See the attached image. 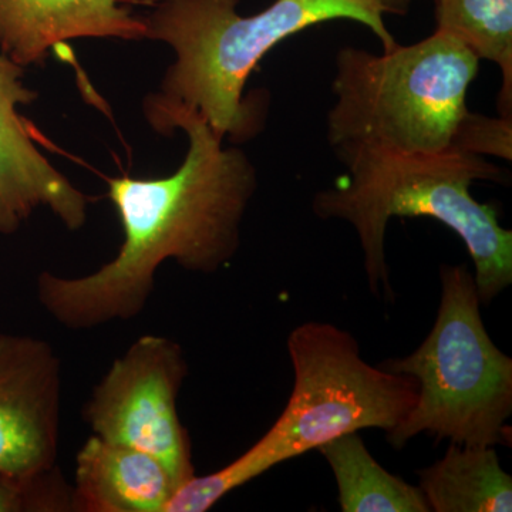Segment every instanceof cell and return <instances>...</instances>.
Wrapping results in <instances>:
<instances>
[{"mask_svg": "<svg viewBox=\"0 0 512 512\" xmlns=\"http://www.w3.org/2000/svg\"><path fill=\"white\" fill-rule=\"evenodd\" d=\"M153 130H183L188 151L170 177L109 181L124 241L119 254L93 274L63 278L43 272L37 298L67 329H93L143 313L154 292L157 269L173 259L185 271L215 274L237 255L241 225L256 188L254 163L195 114L181 110L144 113Z\"/></svg>", "mask_w": 512, "mask_h": 512, "instance_id": "cell-1", "label": "cell"}, {"mask_svg": "<svg viewBox=\"0 0 512 512\" xmlns=\"http://www.w3.org/2000/svg\"><path fill=\"white\" fill-rule=\"evenodd\" d=\"M239 0H158L143 18L146 39L170 46L174 63L160 90L146 97L144 113L181 110L195 114L218 137L248 141L264 128L266 101L245 97L249 76L272 49L303 30L329 22L362 23L383 52L399 45L376 0H275L251 16Z\"/></svg>", "mask_w": 512, "mask_h": 512, "instance_id": "cell-2", "label": "cell"}, {"mask_svg": "<svg viewBox=\"0 0 512 512\" xmlns=\"http://www.w3.org/2000/svg\"><path fill=\"white\" fill-rule=\"evenodd\" d=\"M348 174L313 197L322 220L355 228L370 292L394 298L387 268L386 229L394 217H427L460 237L474 264L481 305L512 284V231L501 227L493 205L471 194L476 181H501L503 171L458 148L437 153H363L343 163Z\"/></svg>", "mask_w": 512, "mask_h": 512, "instance_id": "cell-3", "label": "cell"}, {"mask_svg": "<svg viewBox=\"0 0 512 512\" xmlns=\"http://www.w3.org/2000/svg\"><path fill=\"white\" fill-rule=\"evenodd\" d=\"M288 353L295 382L278 420L237 460L178 488L168 512L211 510L278 464L345 434L389 433L416 404L419 384L413 377L369 365L355 336L332 323L296 326L288 336Z\"/></svg>", "mask_w": 512, "mask_h": 512, "instance_id": "cell-4", "label": "cell"}, {"mask_svg": "<svg viewBox=\"0 0 512 512\" xmlns=\"http://www.w3.org/2000/svg\"><path fill=\"white\" fill-rule=\"evenodd\" d=\"M480 60L436 30L383 52L345 46L335 59L328 140L345 163L363 153H437L454 146Z\"/></svg>", "mask_w": 512, "mask_h": 512, "instance_id": "cell-5", "label": "cell"}, {"mask_svg": "<svg viewBox=\"0 0 512 512\" xmlns=\"http://www.w3.org/2000/svg\"><path fill=\"white\" fill-rule=\"evenodd\" d=\"M440 282L429 336L412 355L379 365L419 384L416 404L386 439L396 450L423 433L437 443L511 447L512 359L488 335L467 265L441 266Z\"/></svg>", "mask_w": 512, "mask_h": 512, "instance_id": "cell-6", "label": "cell"}, {"mask_svg": "<svg viewBox=\"0 0 512 512\" xmlns=\"http://www.w3.org/2000/svg\"><path fill=\"white\" fill-rule=\"evenodd\" d=\"M187 376L181 345L164 336H143L94 387L84 421L94 436L157 458L178 488L183 487L197 476L190 434L177 407Z\"/></svg>", "mask_w": 512, "mask_h": 512, "instance_id": "cell-7", "label": "cell"}, {"mask_svg": "<svg viewBox=\"0 0 512 512\" xmlns=\"http://www.w3.org/2000/svg\"><path fill=\"white\" fill-rule=\"evenodd\" d=\"M62 363L32 336L0 333V474L22 484L57 476Z\"/></svg>", "mask_w": 512, "mask_h": 512, "instance_id": "cell-8", "label": "cell"}, {"mask_svg": "<svg viewBox=\"0 0 512 512\" xmlns=\"http://www.w3.org/2000/svg\"><path fill=\"white\" fill-rule=\"evenodd\" d=\"M146 39V23L121 0H0V52L22 67L45 63L74 39Z\"/></svg>", "mask_w": 512, "mask_h": 512, "instance_id": "cell-9", "label": "cell"}, {"mask_svg": "<svg viewBox=\"0 0 512 512\" xmlns=\"http://www.w3.org/2000/svg\"><path fill=\"white\" fill-rule=\"evenodd\" d=\"M177 490L157 458L93 436L77 453L72 511L165 512Z\"/></svg>", "mask_w": 512, "mask_h": 512, "instance_id": "cell-10", "label": "cell"}, {"mask_svg": "<svg viewBox=\"0 0 512 512\" xmlns=\"http://www.w3.org/2000/svg\"><path fill=\"white\" fill-rule=\"evenodd\" d=\"M25 67L0 52V154L9 158L42 192L46 207L66 225L77 231L86 224L89 198L56 170L33 143L19 106L37 99L35 90L23 82Z\"/></svg>", "mask_w": 512, "mask_h": 512, "instance_id": "cell-11", "label": "cell"}, {"mask_svg": "<svg viewBox=\"0 0 512 512\" xmlns=\"http://www.w3.org/2000/svg\"><path fill=\"white\" fill-rule=\"evenodd\" d=\"M430 512H511L512 477L495 447L450 443L444 456L419 471Z\"/></svg>", "mask_w": 512, "mask_h": 512, "instance_id": "cell-12", "label": "cell"}, {"mask_svg": "<svg viewBox=\"0 0 512 512\" xmlns=\"http://www.w3.org/2000/svg\"><path fill=\"white\" fill-rule=\"evenodd\" d=\"M316 451L332 470L343 512H430L419 485L380 466L359 434H345Z\"/></svg>", "mask_w": 512, "mask_h": 512, "instance_id": "cell-13", "label": "cell"}, {"mask_svg": "<svg viewBox=\"0 0 512 512\" xmlns=\"http://www.w3.org/2000/svg\"><path fill=\"white\" fill-rule=\"evenodd\" d=\"M436 30L463 43L503 76L498 111L512 117V0H436Z\"/></svg>", "mask_w": 512, "mask_h": 512, "instance_id": "cell-14", "label": "cell"}, {"mask_svg": "<svg viewBox=\"0 0 512 512\" xmlns=\"http://www.w3.org/2000/svg\"><path fill=\"white\" fill-rule=\"evenodd\" d=\"M39 207H46L42 192L9 158L0 154V234L18 231Z\"/></svg>", "mask_w": 512, "mask_h": 512, "instance_id": "cell-15", "label": "cell"}, {"mask_svg": "<svg viewBox=\"0 0 512 512\" xmlns=\"http://www.w3.org/2000/svg\"><path fill=\"white\" fill-rule=\"evenodd\" d=\"M454 148L476 154L511 161L512 117H487L468 111L457 131Z\"/></svg>", "mask_w": 512, "mask_h": 512, "instance_id": "cell-16", "label": "cell"}, {"mask_svg": "<svg viewBox=\"0 0 512 512\" xmlns=\"http://www.w3.org/2000/svg\"><path fill=\"white\" fill-rule=\"evenodd\" d=\"M72 511V491L59 474L36 484H22L0 474V512Z\"/></svg>", "mask_w": 512, "mask_h": 512, "instance_id": "cell-17", "label": "cell"}, {"mask_svg": "<svg viewBox=\"0 0 512 512\" xmlns=\"http://www.w3.org/2000/svg\"><path fill=\"white\" fill-rule=\"evenodd\" d=\"M384 15L393 13V15H406L412 0H376Z\"/></svg>", "mask_w": 512, "mask_h": 512, "instance_id": "cell-18", "label": "cell"}]
</instances>
